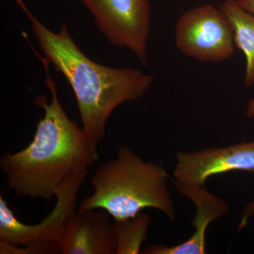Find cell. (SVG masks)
I'll return each instance as SVG.
<instances>
[{
    "instance_id": "11",
    "label": "cell",
    "mask_w": 254,
    "mask_h": 254,
    "mask_svg": "<svg viewBox=\"0 0 254 254\" xmlns=\"http://www.w3.org/2000/svg\"><path fill=\"white\" fill-rule=\"evenodd\" d=\"M151 218L140 213L134 218L115 220L117 237L116 254L141 253V246L148 236Z\"/></svg>"
},
{
    "instance_id": "7",
    "label": "cell",
    "mask_w": 254,
    "mask_h": 254,
    "mask_svg": "<svg viewBox=\"0 0 254 254\" xmlns=\"http://www.w3.org/2000/svg\"><path fill=\"white\" fill-rule=\"evenodd\" d=\"M174 170L175 181L204 186L210 177L232 171L254 173V141L226 148L179 152Z\"/></svg>"
},
{
    "instance_id": "6",
    "label": "cell",
    "mask_w": 254,
    "mask_h": 254,
    "mask_svg": "<svg viewBox=\"0 0 254 254\" xmlns=\"http://www.w3.org/2000/svg\"><path fill=\"white\" fill-rule=\"evenodd\" d=\"M87 174L88 170H85L65 182L57 192L53 211L36 225L19 221L4 194L0 195V242L16 247L58 243L66 223L76 212L78 192Z\"/></svg>"
},
{
    "instance_id": "10",
    "label": "cell",
    "mask_w": 254,
    "mask_h": 254,
    "mask_svg": "<svg viewBox=\"0 0 254 254\" xmlns=\"http://www.w3.org/2000/svg\"><path fill=\"white\" fill-rule=\"evenodd\" d=\"M220 7L231 21L235 46L245 56V86H252L254 84V15L242 9L237 0H222Z\"/></svg>"
},
{
    "instance_id": "16",
    "label": "cell",
    "mask_w": 254,
    "mask_h": 254,
    "mask_svg": "<svg viewBox=\"0 0 254 254\" xmlns=\"http://www.w3.org/2000/svg\"><path fill=\"white\" fill-rule=\"evenodd\" d=\"M14 1H16L18 6H19V7L21 8V9H22L26 14L29 11V10L27 9V7H26V4L23 2V0H14Z\"/></svg>"
},
{
    "instance_id": "4",
    "label": "cell",
    "mask_w": 254,
    "mask_h": 254,
    "mask_svg": "<svg viewBox=\"0 0 254 254\" xmlns=\"http://www.w3.org/2000/svg\"><path fill=\"white\" fill-rule=\"evenodd\" d=\"M175 44L182 53L202 63H220L235 53L234 28L220 7L203 4L187 10L178 18Z\"/></svg>"
},
{
    "instance_id": "8",
    "label": "cell",
    "mask_w": 254,
    "mask_h": 254,
    "mask_svg": "<svg viewBox=\"0 0 254 254\" xmlns=\"http://www.w3.org/2000/svg\"><path fill=\"white\" fill-rule=\"evenodd\" d=\"M106 211L75 212L58 241L63 254H116L115 225Z\"/></svg>"
},
{
    "instance_id": "2",
    "label": "cell",
    "mask_w": 254,
    "mask_h": 254,
    "mask_svg": "<svg viewBox=\"0 0 254 254\" xmlns=\"http://www.w3.org/2000/svg\"><path fill=\"white\" fill-rule=\"evenodd\" d=\"M26 15L45 58L63 73L72 88L82 128L98 145L114 110L143 96L154 76L141 70L108 67L95 63L76 46L66 24L64 23L59 33H53L30 11Z\"/></svg>"
},
{
    "instance_id": "1",
    "label": "cell",
    "mask_w": 254,
    "mask_h": 254,
    "mask_svg": "<svg viewBox=\"0 0 254 254\" xmlns=\"http://www.w3.org/2000/svg\"><path fill=\"white\" fill-rule=\"evenodd\" d=\"M39 58L46 68L51 101L48 103L44 95L37 97L36 104L45 115L37 125L33 141L24 149L3 155L0 167L9 188L18 196L49 201L65 182L88 170L99 156L98 144L65 113L48 72L49 63Z\"/></svg>"
},
{
    "instance_id": "17",
    "label": "cell",
    "mask_w": 254,
    "mask_h": 254,
    "mask_svg": "<svg viewBox=\"0 0 254 254\" xmlns=\"http://www.w3.org/2000/svg\"></svg>"
},
{
    "instance_id": "9",
    "label": "cell",
    "mask_w": 254,
    "mask_h": 254,
    "mask_svg": "<svg viewBox=\"0 0 254 254\" xmlns=\"http://www.w3.org/2000/svg\"><path fill=\"white\" fill-rule=\"evenodd\" d=\"M175 189L194 204L195 215L192 222L195 230L190 239L178 245H149L142 251L144 254H204L206 253L205 235L211 222L226 215L230 205L225 200L213 195L203 187L173 181Z\"/></svg>"
},
{
    "instance_id": "15",
    "label": "cell",
    "mask_w": 254,
    "mask_h": 254,
    "mask_svg": "<svg viewBox=\"0 0 254 254\" xmlns=\"http://www.w3.org/2000/svg\"><path fill=\"white\" fill-rule=\"evenodd\" d=\"M246 115L250 118H254V98L248 102L247 110H246Z\"/></svg>"
},
{
    "instance_id": "13",
    "label": "cell",
    "mask_w": 254,
    "mask_h": 254,
    "mask_svg": "<svg viewBox=\"0 0 254 254\" xmlns=\"http://www.w3.org/2000/svg\"><path fill=\"white\" fill-rule=\"evenodd\" d=\"M253 218H254V200L247 203L244 208L242 218L237 228L238 232L242 231L247 226L251 219Z\"/></svg>"
},
{
    "instance_id": "14",
    "label": "cell",
    "mask_w": 254,
    "mask_h": 254,
    "mask_svg": "<svg viewBox=\"0 0 254 254\" xmlns=\"http://www.w3.org/2000/svg\"><path fill=\"white\" fill-rule=\"evenodd\" d=\"M242 9L254 15V0H237Z\"/></svg>"
},
{
    "instance_id": "5",
    "label": "cell",
    "mask_w": 254,
    "mask_h": 254,
    "mask_svg": "<svg viewBox=\"0 0 254 254\" xmlns=\"http://www.w3.org/2000/svg\"><path fill=\"white\" fill-rule=\"evenodd\" d=\"M113 46L132 52L143 65L150 32L148 0H81Z\"/></svg>"
},
{
    "instance_id": "3",
    "label": "cell",
    "mask_w": 254,
    "mask_h": 254,
    "mask_svg": "<svg viewBox=\"0 0 254 254\" xmlns=\"http://www.w3.org/2000/svg\"><path fill=\"white\" fill-rule=\"evenodd\" d=\"M170 177L160 164L145 162L128 146L100 165L91 178L94 191L81 200L78 210H105L115 220L134 218L145 208L176 219L175 203L169 190Z\"/></svg>"
},
{
    "instance_id": "12",
    "label": "cell",
    "mask_w": 254,
    "mask_h": 254,
    "mask_svg": "<svg viewBox=\"0 0 254 254\" xmlns=\"http://www.w3.org/2000/svg\"><path fill=\"white\" fill-rule=\"evenodd\" d=\"M1 254H61L58 243L45 244V245H31L27 246H11L0 242Z\"/></svg>"
}]
</instances>
